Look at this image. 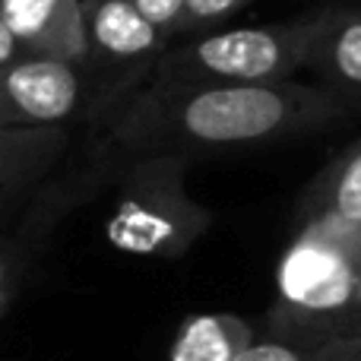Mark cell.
Segmentation results:
<instances>
[{"mask_svg":"<svg viewBox=\"0 0 361 361\" xmlns=\"http://www.w3.org/2000/svg\"><path fill=\"white\" fill-rule=\"evenodd\" d=\"M19 57H25V54H23V48H19V42L13 38L10 25H6V23H4V16H0V67H4V63L19 61Z\"/></svg>","mask_w":361,"mask_h":361,"instance_id":"e0dca14e","label":"cell"},{"mask_svg":"<svg viewBox=\"0 0 361 361\" xmlns=\"http://www.w3.org/2000/svg\"><path fill=\"white\" fill-rule=\"evenodd\" d=\"M19 263H23L19 244H13V241H4V244H0V314H4V307L10 305L13 292H16Z\"/></svg>","mask_w":361,"mask_h":361,"instance_id":"9a60e30c","label":"cell"},{"mask_svg":"<svg viewBox=\"0 0 361 361\" xmlns=\"http://www.w3.org/2000/svg\"><path fill=\"white\" fill-rule=\"evenodd\" d=\"M127 4L137 6V13L146 19V23H152L162 35H171L180 19V13H184V4L187 0H127Z\"/></svg>","mask_w":361,"mask_h":361,"instance_id":"5bb4252c","label":"cell"},{"mask_svg":"<svg viewBox=\"0 0 361 361\" xmlns=\"http://www.w3.org/2000/svg\"><path fill=\"white\" fill-rule=\"evenodd\" d=\"M67 127L0 130V231L32 206L67 156Z\"/></svg>","mask_w":361,"mask_h":361,"instance_id":"8992f818","label":"cell"},{"mask_svg":"<svg viewBox=\"0 0 361 361\" xmlns=\"http://www.w3.org/2000/svg\"><path fill=\"white\" fill-rule=\"evenodd\" d=\"M324 10L276 25L225 29L175 51H162L146 86H260L305 70Z\"/></svg>","mask_w":361,"mask_h":361,"instance_id":"3957f363","label":"cell"},{"mask_svg":"<svg viewBox=\"0 0 361 361\" xmlns=\"http://www.w3.org/2000/svg\"><path fill=\"white\" fill-rule=\"evenodd\" d=\"M320 355H324V361H361V339H355V343H336L326 352H320Z\"/></svg>","mask_w":361,"mask_h":361,"instance_id":"ac0fdd59","label":"cell"},{"mask_svg":"<svg viewBox=\"0 0 361 361\" xmlns=\"http://www.w3.org/2000/svg\"><path fill=\"white\" fill-rule=\"evenodd\" d=\"M358 102L320 82L260 86H143L121 99L105 121V149L137 159L260 146L324 130L352 118Z\"/></svg>","mask_w":361,"mask_h":361,"instance_id":"6da1fadb","label":"cell"},{"mask_svg":"<svg viewBox=\"0 0 361 361\" xmlns=\"http://www.w3.org/2000/svg\"><path fill=\"white\" fill-rule=\"evenodd\" d=\"M361 269V225L301 219L276 269L267 336L326 352L345 333Z\"/></svg>","mask_w":361,"mask_h":361,"instance_id":"7a4b0ae2","label":"cell"},{"mask_svg":"<svg viewBox=\"0 0 361 361\" xmlns=\"http://www.w3.org/2000/svg\"><path fill=\"white\" fill-rule=\"evenodd\" d=\"M0 244H4V235H0Z\"/></svg>","mask_w":361,"mask_h":361,"instance_id":"d6986e66","label":"cell"},{"mask_svg":"<svg viewBox=\"0 0 361 361\" xmlns=\"http://www.w3.org/2000/svg\"><path fill=\"white\" fill-rule=\"evenodd\" d=\"M305 70L320 86L361 105V6H330L307 51Z\"/></svg>","mask_w":361,"mask_h":361,"instance_id":"9c48e42d","label":"cell"},{"mask_svg":"<svg viewBox=\"0 0 361 361\" xmlns=\"http://www.w3.org/2000/svg\"><path fill=\"white\" fill-rule=\"evenodd\" d=\"M254 339L257 330L238 314H193L180 324L169 361H235Z\"/></svg>","mask_w":361,"mask_h":361,"instance_id":"8fae6325","label":"cell"},{"mask_svg":"<svg viewBox=\"0 0 361 361\" xmlns=\"http://www.w3.org/2000/svg\"><path fill=\"white\" fill-rule=\"evenodd\" d=\"M86 102V63L19 57L0 67V130L67 127Z\"/></svg>","mask_w":361,"mask_h":361,"instance_id":"5b68a950","label":"cell"},{"mask_svg":"<svg viewBox=\"0 0 361 361\" xmlns=\"http://www.w3.org/2000/svg\"><path fill=\"white\" fill-rule=\"evenodd\" d=\"M0 16L25 57L76 63L86 57L80 0H0Z\"/></svg>","mask_w":361,"mask_h":361,"instance_id":"ba28073f","label":"cell"},{"mask_svg":"<svg viewBox=\"0 0 361 361\" xmlns=\"http://www.w3.org/2000/svg\"><path fill=\"white\" fill-rule=\"evenodd\" d=\"M187 162L190 159L171 152L127 159L108 222L114 247L140 257H180L197 244L212 216L187 193Z\"/></svg>","mask_w":361,"mask_h":361,"instance_id":"277c9868","label":"cell"},{"mask_svg":"<svg viewBox=\"0 0 361 361\" xmlns=\"http://www.w3.org/2000/svg\"><path fill=\"white\" fill-rule=\"evenodd\" d=\"M86 57L82 63H105V67H152L165 51L162 32L146 23L137 6L127 0H80Z\"/></svg>","mask_w":361,"mask_h":361,"instance_id":"52a82bcc","label":"cell"},{"mask_svg":"<svg viewBox=\"0 0 361 361\" xmlns=\"http://www.w3.org/2000/svg\"><path fill=\"white\" fill-rule=\"evenodd\" d=\"M361 339V269H358V282H355V298H352V311H349V324L339 343H355Z\"/></svg>","mask_w":361,"mask_h":361,"instance_id":"2e32d148","label":"cell"},{"mask_svg":"<svg viewBox=\"0 0 361 361\" xmlns=\"http://www.w3.org/2000/svg\"><path fill=\"white\" fill-rule=\"evenodd\" d=\"M250 4L254 0H187L175 32H197V29H206V25H216Z\"/></svg>","mask_w":361,"mask_h":361,"instance_id":"7c38bea8","label":"cell"},{"mask_svg":"<svg viewBox=\"0 0 361 361\" xmlns=\"http://www.w3.org/2000/svg\"><path fill=\"white\" fill-rule=\"evenodd\" d=\"M301 219H336L361 225V137L307 184L298 206V222Z\"/></svg>","mask_w":361,"mask_h":361,"instance_id":"30bf717a","label":"cell"},{"mask_svg":"<svg viewBox=\"0 0 361 361\" xmlns=\"http://www.w3.org/2000/svg\"><path fill=\"white\" fill-rule=\"evenodd\" d=\"M235 361H324V355L276 336H257Z\"/></svg>","mask_w":361,"mask_h":361,"instance_id":"4fadbf2b","label":"cell"}]
</instances>
